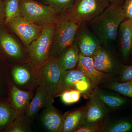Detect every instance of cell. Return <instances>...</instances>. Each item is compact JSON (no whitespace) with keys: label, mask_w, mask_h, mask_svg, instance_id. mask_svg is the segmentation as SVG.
<instances>
[{"label":"cell","mask_w":132,"mask_h":132,"mask_svg":"<svg viewBox=\"0 0 132 132\" xmlns=\"http://www.w3.org/2000/svg\"><path fill=\"white\" fill-rule=\"evenodd\" d=\"M125 19L123 3H111L102 13L89 22V26L102 46L108 48L118 39L120 26Z\"/></svg>","instance_id":"1"},{"label":"cell","mask_w":132,"mask_h":132,"mask_svg":"<svg viewBox=\"0 0 132 132\" xmlns=\"http://www.w3.org/2000/svg\"><path fill=\"white\" fill-rule=\"evenodd\" d=\"M59 13L50 5H43L34 0H21L20 16L38 26L55 23Z\"/></svg>","instance_id":"2"},{"label":"cell","mask_w":132,"mask_h":132,"mask_svg":"<svg viewBox=\"0 0 132 132\" xmlns=\"http://www.w3.org/2000/svg\"><path fill=\"white\" fill-rule=\"evenodd\" d=\"M58 18L50 58H55L73 43L80 24L69 19L65 12Z\"/></svg>","instance_id":"3"},{"label":"cell","mask_w":132,"mask_h":132,"mask_svg":"<svg viewBox=\"0 0 132 132\" xmlns=\"http://www.w3.org/2000/svg\"><path fill=\"white\" fill-rule=\"evenodd\" d=\"M110 4L109 0H76L72 7L64 12L69 19L80 24L89 22Z\"/></svg>","instance_id":"4"},{"label":"cell","mask_w":132,"mask_h":132,"mask_svg":"<svg viewBox=\"0 0 132 132\" xmlns=\"http://www.w3.org/2000/svg\"><path fill=\"white\" fill-rule=\"evenodd\" d=\"M56 27L55 23L43 27L40 35L29 45V55L36 67L41 66L49 59Z\"/></svg>","instance_id":"5"},{"label":"cell","mask_w":132,"mask_h":132,"mask_svg":"<svg viewBox=\"0 0 132 132\" xmlns=\"http://www.w3.org/2000/svg\"><path fill=\"white\" fill-rule=\"evenodd\" d=\"M37 68L35 76L40 86L46 90L54 98L62 73L58 58H50L45 63Z\"/></svg>","instance_id":"6"},{"label":"cell","mask_w":132,"mask_h":132,"mask_svg":"<svg viewBox=\"0 0 132 132\" xmlns=\"http://www.w3.org/2000/svg\"><path fill=\"white\" fill-rule=\"evenodd\" d=\"M94 88L90 79L81 71L78 69L67 70L62 73L55 98L64 91L72 89L89 97Z\"/></svg>","instance_id":"7"},{"label":"cell","mask_w":132,"mask_h":132,"mask_svg":"<svg viewBox=\"0 0 132 132\" xmlns=\"http://www.w3.org/2000/svg\"><path fill=\"white\" fill-rule=\"evenodd\" d=\"M81 23L77 30L75 41L79 52L83 56L93 57L102 45L94 33L85 25Z\"/></svg>","instance_id":"8"},{"label":"cell","mask_w":132,"mask_h":132,"mask_svg":"<svg viewBox=\"0 0 132 132\" xmlns=\"http://www.w3.org/2000/svg\"><path fill=\"white\" fill-rule=\"evenodd\" d=\"M7 24L26 45H30L37 39L42 32V27L34 24L20 15L12 19Z\"/></svg>","instance_id":"9"},{"label":"cell","mask_w":132,"mask_h":132,"mask_svg":"<svg viewBox=\"0 0 132 132\" xmlns=\"http://www.w3.org/2000/svg\"><path fill=\"white\" fill-rule=\"evenodd\" d=\"M89 97V101L84 107L81 127L95 125L102 122L108 113V108L98 98L92 94Z\"/></svg>","instance_id":"10"},{"label":"cell","mask_w":132,"mask_h":132,"mask_svg":"<svg viewBox=\"0 0 132 132\" xmlns=\"http://www.w3.org/2000/svg\"><path fill=\"white\" fill-rule=\"evenodd\" d=\"M77 68L90 79L94 88L110 79L109 75L101 72L95 67L92 57L83 56L80 53Z\"/></svg>","instance_id":"11"},{"label":"cell","mask_w":132,"mask_h":132,"mask_svg":"<svg viewBox=\"0 0 132 132\" xmlns=\"http://www.w3.org/2000/svg\"><path fill=\"white\" fill-rule=\"evenodd\" d=\"M118 38L122 57L127 60L132 51V19H126L121 22Z\"/></svg>","instance_id":"12"},{"label":"cell","mask_w":132,"mask_h":132,"mask_svg":"<svg viewBox=\"0 0 132 132\" xmlns=\"http://www.w3.org/2000/svg\"><path fill=\"white\" fill-rule=\"evenodd\" d=\"M95 67L103 73L109 74L116 67L115 59L106 47L102 46L92 57Z\"/></svg>","instance_id":"13"},{"label":"cell","mask_w":132,"mask_h":132,"mask_svg":"<svg viewBox=\"0 0 132 132\" xmlns=\"http://www.w3.org/2000/svg\"><path fill=\"white\" fill-rule=\"evenodd\" d=\"M54 99L46 90L40 86L27 109L26 113L28 117L32 118L42 109L52 105Z\"/></svg>","instance_id":"14"},{"label":"cell","mask_w":132,"mask_h":132,"mask_svg":"<svg viewBox=\"0 0 132 132\" xmlns=\"http://www.w3.org/2000/svg\"><path fill=\"white\" fill-rule=\"evenodd\" d=\"M41 119L44 126L50 131L62 132L63 116L53 105L43 110Z\"/></svg>","instance_id":"15"},{"label":"cell","mask_w":132,"mask_h":132,"mask_svg":"<svg viewBox=\"0 0 132 132\" xmlns=\"http://www.w3.org/2000/svg\"><path fill=\"white\" fill-rule=\"evenodd\" d=\"M57 58L60 64L62 72L73 69L77 66L79 59V52L75 41L61 52Z\"/></svg>","instance_id":"16"},{"label":"cell","mask_w":132,"mask_h":132,"mask_svg":"<svg viewBox=\"0 0 132 132\" xmlns=\"http://www.w3.org/2000/svg\"><path fill=\"white\" fill-rule=\"evenodd\" d=\"M92 94L98 98L108 108L116 109L124 105L127 100L123 97L99 88H94Z\"/></svg>","instance_id":"17"},{"label":"cell","mask_w":132,"mask_h":132,"mask_svg":"<svg viewBox=\"0 0 132 132\" xmlns=\"http://www.w3.org/2000/svg\"><path fill=\"white\" fill-rule=\"evenodd\" d=\"M0 46L11 57L19 58L22 56L21 48L18 43L2 28H0Z\"/></svg>","instance_id":"18"},{"label":"cell","mask_w":132,"mask_h":132,"mask_svg":"<svg viewBox=\"0 0 132 132\" xmlns=\"http://www.w3.org/2000/svg\"><path fill=\"white\" fill-rule=\"evenodd\" d=\"M84 107L68 112L63 115V132H75L81 126Z\"/></svg>","instance_id":"19"},{"label":"cell","mask_w":132,"mask_h":132,"mask_svg":"<svg viewBox=\"0 0 132 132\" xmlns=\"http://www.w3.org/2000/svg\"><path fill=\"white\" fill-rule=\"evenodd\" d=\"M12 97L17 113L19 115H21L27 111L32 98L33 94L30 92L22 91L13 86L12 90Z\"/></svg>","instance_id":"20"},{"label":"cell","mask_w":132,"mask_h":132,"mask_svg":"<svg viewBox=\"0 0 132 132\" xmlns=\"http://www.w3.org/2000/svg\"><path fill=\"white\" fill-rule=\"evenodd\" d=\"M5 13V23L7 24L12 19L20 15L21 0H3Z\"/></svg>","instance_id":"21"},{"label":"cell","mask_w":132,"mask_h":132,"mask_svg":"<svg viewBox=\"0 0 132 132\" xmlns=\"http://www.w3.org/2000/svg\"><path fill=\"white\" fill-rule=\"evenodd\" d=\"M132 129V122L127 120H120L104 124L103 132H127Z\"/></svg>","instance_id":"22"},{"label":"cell","mask_w":132,"mask_h":132,"mask_svg":"<svg viewBox=\"0 0 132 132\" xmlns=\"http://www.w3.org/2000/svg\"><path fill=\"white\" fill-rule=\"evenodd\" d=\"M106 87L108 89L132 98V81L120 82H109Z\"/></svg>","instance_id":"23"},{"label":"cell","mask_w":132,"mask_h":132,"mask_svg":"<svg viewBox=\"0 0 132 132\" xmlns=\"http://www.w3.org/2000/svg\"><path fill=\"white\" fill-rule=\"evenodd\" d=\"M12 74L14 81L18 85H25L31 79L30 72L27 69L20 66L15 67Z\"/></svg>","instance_id":"24"},{"label":"cell","mask_w":132,"mask_h":132,"mask_svg":"<svg viewBox=\"0 0 132 132\" xmlns=\"http://www.w3.org/2000/svg\"><path fill=\"white\" fill-rule=\"evenodd\" d=\"M81 92L78 90H69L62 92L60 95L62 101L66 105H71L76 103L80 100Z\"/></svg>","instance_id":"25"},{"label":"cell","mask_w":132,"mask_h":132,"mask_svg":"<svg viewBox=\"0 0 132 132\" xmlns=\"http://www.w3.org/2000/svg\"><path fill=\"white\" fill-rule=\"evenodd\" d=\"M54 8L59 13L66 12L72 7L76 0H44Z\"/></svg>","instance_id":"26"},{"label":"cell","mask_w":132,"mask_h":132,"mask_svg":"<svg viewBox=\"0 0 132 132\" xmlns=\"http://www.w3.org/2000/svg\"><path fill=\"white\" fill-rule=\"evenodd\" d=\"M16 113L9 107L0 105V126H3L9 123L10 121L16 117Z\"/></svg>","instance_id":"27"},{"label":"cell","mask_w":132,"mask_h":132,"mask_svg":"<svg viewBox=\"0 0 132 132\" xmlns=\"http://www.w3.org/2000/svg\"><path fill=\"white\" fill-rule=\"evenodd\" d=\"M16 118L14 123L9 130V132H25L27 131L28 128L21 115Z\"/></svg>","instance_id":"28"},{"label":"cell","mask_w":132,"mask_h":132,"mask_svg":"<svg viewBox=\"0 0 132 132\" xmlns=\"http://www.w3.org/2000/svg\"><path fill=\"white\" fill-rule=\"evenodd\" d=\"M121 66L120 80L121 82L132 81V65L125 66L122 65Z\"/></svg>","instance_id":"29"},{"label":"cell","mask_w":132,"mask_h":132,"mask_svg":"<svg viewBox=\"0 0 132 132\" xmlns=\"http://www.w3.org/2000/svg\"><path fill=\"white\" fill-rule=\"evenodd\" d=\"M104 126V123L102 121L95 125L80 127L75 132H103Z\"/></svg>","instance_id":"30"},{"label":"cell","mask_w":132,"mask_h":132,"mask_svg":"<svg viewBox=\"0 0 132 132\" xmlns=\"http://www.w3.org/2000/svg\"><path fill=\"white\" fill-rule=\"evenodd\" d=\"M123 7L126 19H132V0H124Z\"/></svg>","instance_id":"31"},{"label":"cell","mask_w":132,"mask_h":132,"mask_svg":"<svg viewBox=\"0 0 132 132\" xmlns=\"http://www.w3.org/2000/svg\"><path fill=\"white\" fill-rule=\"evenodd\" d=\"M5 13L3 0H0V25L5 22Z\"/></svg>","instance_id":"32"},{"label":"cell","mask_w":132,"mask_h":132,"mask_svg":"<svg viewBox=\"0 0 132 132\" xmlns=\"http://www.w3.org/2000/svg\"><path fill=\"white\" fill-rule=\"evenodd\" d=\"M110 3H123L124 0H109Z\"/></svg>","instance_id":"33"}]
</instances>
